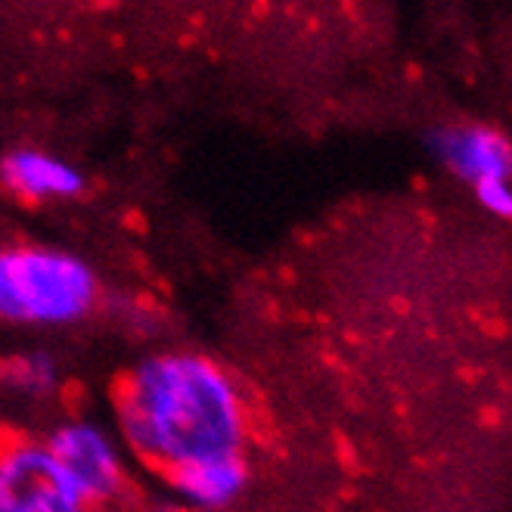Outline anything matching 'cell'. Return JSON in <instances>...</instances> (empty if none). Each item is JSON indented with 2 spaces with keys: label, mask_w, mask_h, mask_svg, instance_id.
Wrapping results in <instances>:
<instances>
[{
  "label": "cell",
  "mask_w": 512,
  "mask_h": 512,
  "mask_svg": "<svg viewBox=\"0 0 512 512\" xmlns=\"http://www.w3.org/2000/svg\"><path fill=\"white\" fill-rule=\"evenodd\" d=\"M50 454L90 503H109L125 488V466L109 435L90 423H66L47 438Z\"/></svg>",
  "instance_id": "277c9868"
},
{
  "label": "cell",
  "mask_w": 512,
  "mask_h": 512,
  "mask_svg": "<svg viewBox=\"0 0 512 512\" xmlns=\"http://www.w3.org/2000/svg\"><path fill=\"white\" fill-rule=\"evenodd\" d=\"M246 478H249V469L239 454L187 463V466H177L168 472L174 494L199 509H221V506L233 503L239 494H243Z\"/></svg>",
  "instance_id": "52a82bcc"
},
{
  "label": "cell",
  "mask_w": 512,
  "mask_h": 512,
  "mask_svg": "<svg viewBox=\"0 0 512 512\" xmlns=\"http://www.w3.org/2000/svg\"><path fill=\"white\" fill-rule=\"evenodd\" d=\"M0 180L22 199H72L84 190V177L66 159H56L41 149H13L0 162Z\"/></svg>",
  "instance_id": "8992f818"
},
{
  "label": "cell",
  "mask_w": 512,
  "mask_h": 512,
  "mask_svg": "<svg viewBox=\"0 0 512 512\" xmlns=\"http://www.w3.org/2000/svg\"><path fill=\"white\" fill-rule=\"evenodd\" d=\"M97 301V277L81 258L16 246L0 252V317L10 323L63 326L81 320Z\"/></svg>",
  "instance_id": "7a4b0ae2"
},
{
  "label": "cell",
  "mask_w": 512,
  "mask_h": 512,
  "mask_svg": "<svg viewBox=\"0 0 512 512\" xmlns=\"http://www.w3.org/2000/svg\"><path fill=\"white\" fill-rule=\"evenodd\" d=\"M87 500L47 444L0 447V512H84Z\"/></svg>",
  "instance_id": "3957f363"
},
{
  "label": "cell",
  "mask_w": 512,
  "mask_h": 512,
  "mask_svg": "<svg viewBox=\"0 0 512 512\" xmlns=\"http://www.w3.org/2000/svg\"><path fill=\"white\" fill-rule=\"evenodd\" d=\"M435 156L469 184H485V180H509L512 177V143L491 128L463 125V128H441L432 137Z\"/></svg>",
  "instance_id": "5b68a950"
},
{
  "label": "cell",
  "mask_w": 512,
  "mask_h": 512,
  "mask_svg": "<svg viewBox=\"0 0 512 512\" xmlns=\"http://www.w3.org/2000/svg\"><path fill=\"white\" fill-rule=\"evenodd\" d=\"M478 202L488 208L497 218H512V187L509 180H485V184L475 187Z\"/></svg>",
  "instance_id": "9c48e42d"
},
{
  "label": "cell",
  "mask_w": 512,
  "mask_h": 512,
  "mask_svg": "<svg viewBox=\"0 0 512 512\" xmlns=\"http://www.w3.org/2000/svg\"><path fill=\"white\" fill-rule=\"evenodd\" d=\"M118 423L137 457L165 472L239 454L246 410L233 379L202 354L143 360L118 388Z\"/></svg>",
  "instance_id": "6da1fadb"
},
{
  "label": "cell",
  "mask_w": 512,
  "mask_h": 512,
  "mask_svg": "<svg viewBox=\"0 0 512 512\" xmlns=\"http://www.w3.org/2000/svg\"><path fill=\"white\" fill-rule=\"evenodd\" d=\"M0 382L22 395H50L56 385V364L47 354H16L0 364Z\"/></svg>",
  "instance_id": "ba28073f"
}]
</instances>
